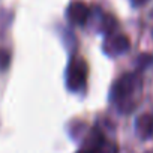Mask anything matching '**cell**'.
<instances>
[{
    "label": "cell",
    "mask_w": 153,
    "mask_h": 153,
    "mask_svg": "<svg viewBox=\"0 0 153 153\" xmlns=\"http://www.w3.org/2000/svg\"><path fill=\"white\" fill-rule=\"evenodd\" d=\"M84 81H86L84 63H81V62L72 63L69 66V72H68V86L72 90H78L84 86Z\"/></svg>",
    "instance_id": "6da1fadb"
},
{
    "label": "cell",
    "mask_w": 153,
    "mask_h": 153,
    "mask_svg": "<svg viewBox=\"0 0 153 153\" xmlns=\"http://www.w3.org/2000/svg\"><path fill=\"white\" fill-rule=\"evenodd\" d=\"M68 14H69V18L72 20V23H75V24H84L87 21V18H89V9L81 2L72 3L69 6Z\"/></svg>",
    "instance_id": "7a4b0ae2"
}]
</instances>
